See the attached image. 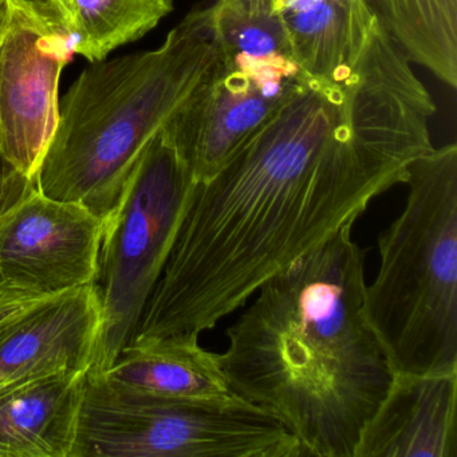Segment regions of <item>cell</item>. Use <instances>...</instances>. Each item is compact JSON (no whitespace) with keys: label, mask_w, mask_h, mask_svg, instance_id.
<instances>
[{"label":"cell","mask_w":457,"mask_h":457,"mask_svg":"<svg viewBox=\"0 0 457 457\" xmlns=\"http://www.w3.org/2000/svg\"><path fill=\"white\" fill-rule=\"evenodd\" d=\"M377 15L339 81L299 71L266 121L196 183L133 338L200 334L353 226L433 148L436 104Z\"/></svg>","instance_id":"6da1fadb"},{"label":"cell","mask_w":457,"mask_h":457,"mask_svg":"<svg viewBox=\"0 0 457 457\" xmlns=\"http://www.w3.org/2000/svg\"><path fill=\"white\" fill-rule=\"evenodd\" d=\"M352 232L344 227L266 280L219 354L232 392L277 419L304 457H354L392 384Z\"/></svg>","instance_id":"7a4b0ae2"},{"label":"cell","mask_w":457,"mask_h":457,"mask_svg":"<svg viewBox=\"0 0 457 457\" xmlns=\"http://www.w3.org/2000/svg\"><path fill=\"white\" fill-rule=\"evenodd\" d=\"M223 55L213 10L196 7L162 47L82 71L36 176L39 194L77 203L105 220L133 164Z\"/></svg>","instance_id":"3957f363"},{"label":"cell","mask_w":457,"mask_h":457,"mask_svg":"<svg viewBox=\"0 0 457 457\" xmlns=\"http://www.w3.org/2000/svg\"><path fill=\"white\" fill-rule=\"evenodd\" d=\"M405 207L379 235L365 314L393 373L457 371V145L411 162Z\"/></svg>","instance_id":"277c9868"},{"label":"cell","mask_w":457,"mask_h":457,"mask_svg":"<svg viewBox=\"0 0 457 457\" xmlns=\"http://www.w3.org/2000/svg\"><path fill=\"white\" fill-rule=\"evenodd\" d=\"M71 457H304L263 409L232 395L167 398L87 373Z\"/></svg>","instance_id":"5b68a950"},{"label":"cell","mask_w":457,"mask_h":457,"mask_svg":"<svg viewBox=\"0 0 457 457\" xmlns=\"http://www.w3.org/2000/svg\"><path fill=\"white\" fill-rule=\"evenodd\" d=\"M195 183L162 129L133 164L121 196L104 220L95 286L103 330L87 373H106L132 339L191 202Z\"/></svg>","instance_id":"8992f818"},{"label":"cell","mask_w":457,"mask_h":457,"mask_svg":"<svg viewBox=\"0 0 457 457\" xmlns=\"http://www.w3.org/2000/svg\"><path fill=\"white\" fill-rule=\"evenodd\" d=\"M71 37L45 0H6L0 15V152L36 181L60 119Z\"/></svg>","instance_id":"52a82bcc"},{"label":"cell","mask_w":457,"mask_h":457,"mask_svg":"<svg viewBox=\"0 0 457 457\" xmlns=\"http://www.w3.org/2000/svg\"><path fill=\"white\" fill-rule=\"evenodd\" d=\"M293 76L223 52L162 128L195 183L212 178L266 121Z\"/></svg>","instance_id":"ba28073f"},{"label":"cell","mask_w":457,"mask_h":457,"mask_svg":"<svg viewBox=\"0 0 457 457\" xmlns=\"http://www.w3.org/2000/svg\"><path fill=\"white\" fill-rule=\"evenodd\" d=\"M104 220L38 191L0 218V279L53 296L95 283Z\"/></svg>","instance_id":"9c48e42d"},{"label":"cell","mask_w":457,"mask_h":457,"mask_svg":"<svg viewBox=\"0 0 457 457\" xmlns=\"http://www.w3.org/2000/svg\"><path fill=\"white\" fill-rule=\"evenodd\" d=\"M101 330L95 283L44 299L0 331V390L54 374L87 373Z\"/></svg>","instance_id":"30bf717a"},{"label":"cell","mask_w":457,"mask_h":457,"mask_svg":"<svg viewBox=\"0 0 457 457\" xmlns=\"http://www.w3.org/2000/svg\"><path fill=\"white\" fill-rule=\"evenodd\" d=\"M457 371L393 373L354 457H457Z\"/></svg>","instance_id":"8fae6325"},{"label":"cell","mask_w":457,"mask_h":457,"mask_svg":"<svg viewBox=\"0 0 457 457\" xmlns=\"http://www.w3.org/2000/svg\"><path fill=\"white\" fill-rule=\"evenodd\" d=\"M87 373L0 390V457H71Z\"/></svg>","instance_id":"7c38bea8"},{"label":"cell","mask_w":457,"mask_h":457,"mask_svg":"<svg viewBox=\"0 0 457 457\" xmlns=\"http://www.w3.org/2000/svg\"><path fill=\"white\" fill-rule=\"evenodd\" d=\"M106 376L133 389L167 398H219L235 395L219 354L200 346L197 334L132 338Z\"/></svg>","instance_id":"4fadbf2b"},{"label":"cell","mask_w":457,"mask_h":457,"mask_svg":"<svg viewBox=\"0 0 457 457\" xmlns=\"http://www.w3.org/2000/svg\"><path fill=\"white\" fill-rule=\"evenodd\" d=\"M299 71L339 81L357 61L374 12L366 0H277Z\"/></svg>","instance_id":"5bb4252c"},{"label":"cell","mask_w":457,"mask_h":457,"mask_svg":"<svg viewBox=\"0 0 457 457\" xmlns=\"http://www.w3.org/2000/svg\"><path fill=\"white\" fill-rule=\"evenodd\" d=\"M71 37L74 54L101 62L143 38L172 12L173 0H45Z\"/></svg>","instance_id":"9a60e30c"},{"label":"cell","mask_w":457,"mask_h":457,"mask_svg":"<svg viewBox=\"0 0 457 457\" xmlns=\"http://www.w3.org/2000/svg\"><path fill=\"white\" fill-rule=\"evenodd\" d=\"M212 10L216 36L227 55L298 73L277 0H216Z\"/></svg>","instance_id":"2e32d148"},{"label":"cell","mask_w":457,"mask_h":457,"mask_svg":"<svg viewBox=\"0 0 457 457\" xmlns=\"http://www.w3.org/2000/svg\"><path fill=\"white\" fill-rule=\"evenodd\" d=\"M406 52L445 46L457 37V0H366Z\"/></svg>","instance_id":"e0dca14e"},{"label":"cell","mask_w":457,"mask_h":457,"mask_svg":"<svg viewBox=\"0 0 457 457\" xmlns=\"http://www.w3.org/2000/svg\"><path fill=\"white\" fill-rule=\"evenodd\" d=\"M36 191V181L22 175L0 152V218Z\"/></svg>","instance_id":"ac0fdd59"},{"label":"cell","mask_w":457,"mask_h":457,"mask_svg":"<svg viewBox=\"0 0 457 457\" xmlns=\"http://www.w3.org/2000/svg\"><path fill=\"white\" fill-rule=\"evenodd\" d=\"M46 298L49 296L23 288L10 285L0 286V331Z\"/></svg>","instance_id":"d6986e66"},{"label":"cell","mask_w":457,"mask_h":457,"mask_svg":"<svg viewBox=\"0 0 457 457\" xmlns=\"http://www.w3.org/2000/svg\"><path fill=\"white\" fill-rule=\"evenodd\" d=\"M4 2H6V0H0V15H2V12H4Z\"/></svg>","instance_id":"ffe728a7"},{"label":"cell","mask_w":457,"mask_h":457,"mask_svg":"<svg viewBox=\"0 0 457 457\" xmlns=\"http://www.w3.org/2000/svg\"><path fill=\"white\" fill-rule=\"evenodd\" d=\"M7 285V283H4V280L0 279V286Z\"/></svg>","instance_id":"44dd1931"}]
</instances>
